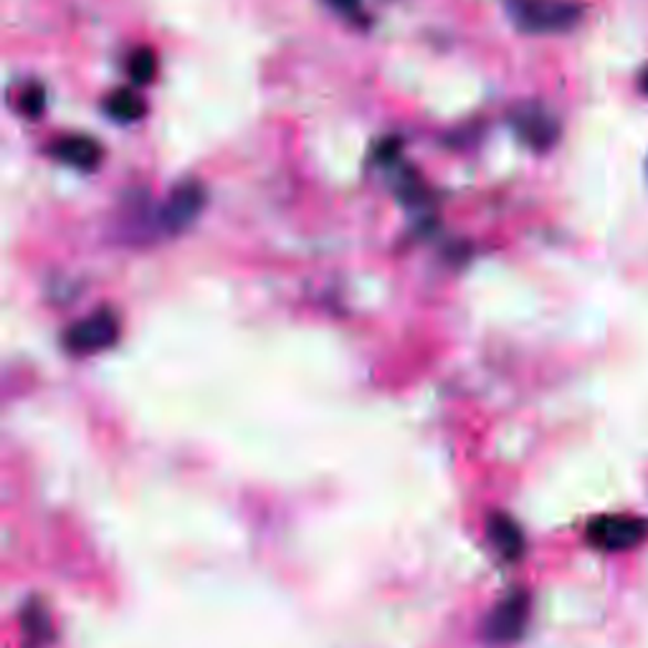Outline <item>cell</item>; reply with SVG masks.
Returning a JSON list of instances; mask_svg holds the SVG:
<instances>
[{
    "label": "cell",
    "instance_id": "6",
    "mask_svg": "<svg viewBox=\"0 0 648 648\" xmlns=\"http://www.w3.org/2000/svg\"><path fill=\"white\" fill-rule=\"evenodd\" d=\"M105 111L111 119H117V123L129 125L142 119L147 107L140 94H135L132 89H117L105 99Z\"/></svg>",
    "mask_w": 648,
    "mask_h": 648
},
{
    "label": "cell",
    "instance_id": "7",
    "mask_svg": "<svg viewBox=\"0 0 648 648\" xmlns=\"http://www.w3.org/2000/svg\"><path fill=\"white\" fill-rule=\"evenodd\" d=\"M127 74L135 84H150L158 74V54L152 49L140 46L127 56Z\"/></svg>",
    "mask_w": 648,
    "mask_h": 648
},
{
    "label": "cell",
    "instance_id": "9",
    "mask_svg": "<svg viewBox=\"0 0 648 648\" xmlns=\"http://www.w3.org/2000/svg\"><path fill=\"white\" fill-rule=\"evenodd\" d=\"M19 109L29 119L41 117L43 109H46V92H43V86H39V84L25 86V89L21 92V97H19Z\"/></svg>",
    "mask_w": 648,
    "mask_h": 648
},
{
    "label": "cell",
    "instance_id": "5",
    "mask_svg": "<svg viewBox=\"0 0 648 648\" xmlns=\"http://www.w3.org/2000/svg\"><path fill=\"white\" fill-rule=\"evenodd\" d=\"M51 155L56 160H62L64 166H72L76 170H97L102 158H105V150H102L97 140L84 135H72V137H62L56 140L54 147H51Z\"/></svg>",
    "mask_w": 648,
    "mask_h": 648
},
{
    "label": "cell",
    "instance_id": "10",
    "mask_svg": "<svg viewBox=\"0 0 648 648\" xmlns=\"http://www.w3.org/2000/svg\"><path fill=\"white\" fill-rule=\"evenodd\" d=\"M327 3H330L332 8H337V11L344 13V15H352L358 11L360 0H327Z\"/></svg>",
    "mask_w": 648,
    "mask_h": 648
},
{
    "label": "cell",
    "instance_id": "8",
    "mask_svg": "<svg viewBox=\"0 0 648 648\" xmlns=\"http://www.w3.org/2000/svg\"><path fill=\"white\" fill-rule=\"evenodd\" d=\"M489 534H491V542H495L497 548L502 550V555H507V557H512L522 550L520 530H517L512 520H507V517H497V520H491Z\"/></svg>",
    "mask_w": 648,
    "mask_h": 648
},
{
    "label": "cell",
    "instance_id": "4",
    "mask_svg": "<svg viewBox=\"0 0 648 648\" xmlns=\"http://www.w3.org/2000/svg\"><path fill=\"white\" fill-rule=\"evenodd\" d=\"M512 125L517 129V135H520V140L538 152L550 150L560 137L557 119L540 107L517 109L512 117Z\"/></svg>",
    "mask_w": 648,
    "mask_h": 648
},
{
    "label": "cell",
    "instance_id": "1",
    "mask_svg": "<svg viewBox=\"0 0 648 648\" xmlns=\"http://www.w3.org/2000/svg\"><path fill=\"white\" fill-rule=\"evenodd\" d=\"M509 15L524 33H563L581 23L583 8L573 0H507Z\"/></svg>",
    "mask_w": 648,
    "mask_h": 648
},
{
    "label": "cell",
    "instance_id": "3",
    "mask_svg": "<svg viewBox=\"0 0 648 648\" xmlns=\"http://www.w3.org/2000/svg\"><path fill=\"white\" fill-rule=\"evenodd\" d=\"M203 205H205V190L201 183H193V180L180 183L168 195L166 205L160 209V229L168 233L185 231L190 223L201 215Z\"/></svg>",
    "mask_w": 648,
    "mask_h": 648
},
{
    "label": "cell",
    "instance_id": "2",
    "mask_svg": "<svg viewBox=\"0 0 648 648\" xmlns=\"http://www.w3.org/2000/svg\"><path fill=\"white\" fill-rule=\"evenodd\" d=\"M119 337V322L117 317L107 312V309H99L92 317L82 319L74 327H68L64 334V344L68 352L74 355H92V352H102L111 348Z\"/></svg>",
    "mask_w": 648,
    "mask_h": 648
},
{
    "label": "cell",
    "instance_id": "11",
    "mask_svg": "<svg viewBox=\"0 0 648 648\" xmlns=\"http://www.w3.org/2000/svg\"><path fill=\"white\" fill-rule=\"evenodd\" d=\"M641 89H644V94H648V68L641 74Z\"/></svg>",
    "mask_w": 648,
    "mask_h": 648
}]
</instances>
